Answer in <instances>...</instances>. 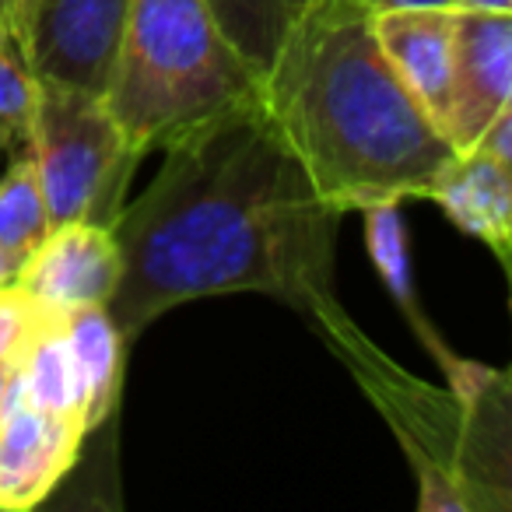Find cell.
Listing matches in <instances>:
<instances>
[{"label": "cell", "mask_w": 512, "mask_h": 512, "mask_svg": "<svg viewBox=\"0 0 512 512\" xmlns=\"http://www.w3.org/2000/svg\"><path fill=\"white\" fill-rule=\"evenodd\" d=\"M158 148V176L113 225L120 278L106 309L127 348L193 299L260 292L306 320L334 302L344 214L323 200L260 95L214 109Z\"/></svg>", "instance_id": "1"}, {"label": "cell", "mask_w": 512, "mask_h": 512, "mask_svg": "<svg viewBox=\"0 0 512 512\" xmlns=\"http://www.w3.org/2000/svg\"><path fill=\"white\" fill-rule=\"evenodd\" d=\"M256 95L341 214L428 200L453 148L411 99L358 0H313Z\"/></svg>", "instance_id": "2"}, {"label": "cell", "mask_w": 512, "mask_h": 512, "mask_svg": "<svg viewBox=\"0 0 512 512\" xmlns=\"http://www.w3.org/2000/svg\"><path fill=\"white\" fill-rule=\"evenodd\" d=\"M249 92L207 0H127L106 106L137 155Z\"/></svg>", "instance_id": "3"}, {"label": "cell", "mask_w": 512, "mask_h": 512, "mask_svg": "<svg viewBox=\"0 0 512 512\" xmlns=\"http://www.w3.org/2000/svg\"><path fill=\"white\" fill-rule=\"evenodd\" d=\"M316 330L337 358L351 369L369 400L379 407L393 428L414 477H418V505L425 512H467L463 498V439H467V404L453 390H439L376 348L351 323L341 302H330L313 316Z\"/></svg>", "instance_id": "4"}, {"label": "cell", "mask_w": 512, "mask_h": 512, "mask_svg": "<svg viewBox=\"0 0 512 512\" xmlns=\"http://www.w3.org/2000/svg\"><path fill=\"white\" fill-rule=\"evenodd\" d=\"M29 155L36 162L50 225H116L137 155L109 113L106 95L39 78Z\"/></svg>", "instance_id": "5"}, {"label": "cell", "mask_w": 512, "mask_h": 512, "mask_svg": "<svg viewBox=\"0 0 512 512\" xmlns=\"http://www.w3.org/2000/svg\"><path fill=\"white\" fill-rule=\"evenodd\" d=\"M127 0H39L22 57L36 78L106 95L123 39Z\"/></svg>", "instance_id": "6"}, {"label": "cell", "mask_w": 512, "mask_h": 512, "mask_svg": "<svg viewBox=\"0 0 512 512\" xmlns=\"http://www.w3.org/2000/svg\"><path fill=\"white\" fill-rule=\"evenodd\" d=\"M512 106V15L453 8V74L442 137L467 155L498 109Z\"/></svg>", "instance_id": "7"}, {"label": "cell", "mask_w": 512, "mask_h": 512, "mask_svg": "<svg viewBox=\"0 0 512 512\" xmlns=\"http://www.w3.org/2000/svg\"><path fill=\"white\" fill-rule=\"evenodd\" d=\"M88 428L74 414L32 404L15 386L0 414V512H29L78 463Z\"/></svg>", "instance_id": "8"}, {"label": "cell", "mask_w": 512, "mask_h": 512, "mask_svg": "<svg viewBox=\"0 0 512 512\" xmlns=\"http://www.w3.org/2000/svg\"><path fill=\"white\" fill-rule=\"evenodd\" d=\"M116 278H120V249L113 228L95 221H67L46 232V239L15 271L11 285L39 309L60 313L88 302L106 306Z\"/></svg>", "instance_id": "9"}, {"label": "cell", "mask_w": 512, "mask_h": 512, "mask_svg": "<svg viewBox=\"0 0 512 512\" xmlns=\"http://www.w3.org/2000/svg\"><path fill=\"white\" fill-rule=\"evenodd\" d=\"M372 32L400 85L442 130L453 74V8L372 11Z\"/></svg>", "instance_id": "10"}, {"label": "cell", "mask_w": 512, "mask_h": 512, "mask_svg": "<svg viewBox=\"0 0 512 512\" xmlns=\"http://www.w3.org/2000/svg\"><path fill=\"white\" fill-rule=\"evenodd\" d=\"M428 200L446 211L460 232L481 239L509 274L512 260V165L488 158L484 151L453 155L439 169Z\"/></svg>", "instance_id": "11"}, {"label": "cell", "mask_w": 512, "mask_h": 512, "mask_svg": "<svg viewBox=\"0 0 512 512\" xmlns=\"http://www.w3.org/2000/svg\"><path fill=\"white\" fill-rule=\"evenodd\" d=\"M57 320L74 351V362H78L88 432H95L116 411V400H120L127 341L120 337L113 316H109V309L102 302L60 309Z\"/></svg>", "instance_id": "12"}, {"label": "cell", "mask_w": 512, "mask_h": 512, "mask_svg": "<svg viewBox=\"0 0 512 512\" xmlns=\"http://www.w3.org/2000/svg\"><path fill=\"white\" fill-rule=\"evenodd\" d=\"M309 4L313 0H207L221 39L232 46L256 85L271 71L281 43Z\"/></svg>", "instance_id": "13"}, {"label": "cell", "mask_w": 512, "mask_h": 512, "mask_svg": "<svg viewBox=\"0 0 512 512\" xmlns=\"http://www.w3.org/2000/svg\"><path fill=\"white\" fill-rule=\"evenodd\" d=\"M365 214V239H369V253L376 260L379 278L386 281L390 295L397 299L400 313L407 316V323L414 327V334L421 337L428 351L435 355V362L442 365V372H449L460 355L442 344V337L435 334V327L425 320L418 306V295H414V278H411V253H407V232H404V218H400V204H383V207H369Z\"/></svg>", "instance_id": "14"}, {"label": "cell", "mask_w": 512, "mask_h": 512, "mask_svg": "<svg viewBox=\"0 0 512 512\" xmlns=\"http://www.w3.org/2000/svg\"><path fill=\"white\" fill-rule=\"evenodd\" d=\"M18 390L32 404L46 407V411L74 414V418L85 421L78 362H74L71 344H67L64 330H60L57 313H46L39 320V327L29 334V341H25L22 355H18Z\"/></svg>", "instance_id": "15"}, {"label": "cell", "mask_w": 512, "mask_h": 512, "mask_svg": "<svg viewBox=\"0 0 512 512\" xmlns=\"http://www.w3.org/2000/svg\"><path fill=\"white\" fill-rule=\"evenodd\" d=\"M50 211H46L43 186L32 155H15L0 179V249L11 260V267H22L29 253L50 232Z\"/></svg>", "instance_id": "16"}, {"label": "cell", "mask_w": 512, "mask_h": 512, "mask_svg": "<svg viewBox=\"0 0 512 512\" xmlns=\"http://www.w3.org/2000/svg\"><path fill=\"white\" fill-rule=\"evenodd\" d=\"M39 78L25 64L15 36L0 22V151L4 155H25L32 141V120H36Z\"/></svg>", "instance_id": "17"}, {"label": "cell", "mask_w": 512, "mask_h": 512, "mask_svg": "<svg viewBox=\"0 0 512 512\" xmlns=\"http://www.w3.org/2000/svg\"><path fill=\"white\" fill-rule=\"evenodd\" d=\"M46 309H39L32 299H25L15 285L0 288V362L15 358L25 348L29 334L39 327Z\"/></svg>", "instance_id": "18"}, {"label": "cell", "mask_w": 512, "mask_h": 512, "mask_svg": "<svg viewBox=\"0 0 512 512\" xmlns=\"http://www.w3.org/2000/svg\"><path fill=\"white\" fill-rule=\"evenodd\" d=\"M474 151H484L488 158L502 165H512V106L498 109L495 120L488 123V130L481 134V141L474 144Z\"/></svg>", "instance_id": "19"}, {"label": "cell", "mask_w": 512, "mask_h": 512, "mask_svg": "<svg viewBox=\"0 0 512 512\" xmlns=\"http://www.w3.org/2000/svg\"><path fill=\"white\" fill-rule=\"evenodd\" d=\"M36 4L39 0H15V4H11V36H15L18 50H22V43H25V29H29V18H32V11H36Z\"/></svg>", "instance_id": "20"}, {"label": "cell", "mask_w": 512, "mask_h": 512, "mask_svg": "<svg viewBox=\"0 0 512 512\" xmlns=\"http://www.w3.org/2000/svg\"><path fill=\"white\" fill-rule=\"evenodd\" d=\"M369 11H390V8H453V0H358Z\"/></svg>", "instance_id": "21"}, {"label": "cell", "mask_w": 512, "mask_h": 512, "mask_svg": "<svg viewBox=\"0 0 512 512\" xmlns=\"http://www.w3.org/2000/svg\"><path fill=\"white\" fill-rule=\"evenodd\" d=\"M456 11H488V15H512V0H453Z\"/></svg>", "instance_id": "22"}, {"label": "cell", "mask_w": 512, "mask_h": 512, "mask_svg": "<svg viewBox=\"0 0 512 512\" xmlns=\"http://www.w3.org/2000/svg\"><path fill=\"white\" fill-rule=\"evenodd\" d=\"M22 355V351H18ZM18 355L15 358H4L0 362V414H4V404H8V393L15 386V376H18Z\"/></svg>", "instance_id": "23"}, {"label": "cell", "mask_w": 512, "mask_h": 512, "mask_svg": "<svg viewBox=\"0 0 512 512\" xmlns=\"http://www.w3.org/2000/svg\"><path fill=\"white\" fill-rule=\"evenodd\" d=\"M11 281H15V267H11V260L4 256V249H0V288H8Z\"/></svg>", "instance_id": "24"}, {"label": "cell", "mask_w": 512, "mask_h": 512, "mask_svg": "<svg viewBox=\"0 0 512 512\" xmlns=\"http://www.w3.org/2000/svg\"><path fill=\"white\" fill-rule=\"evenodd\" d=\"M11 4H15V0H0V22L8 25V32H11Z\"/></svg>", "instance_id": "25"}]
</instances>
